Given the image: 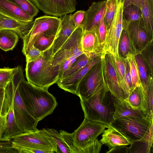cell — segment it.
<instances>
[{
	"label": "cell",
	"instance_id": "cell-28",
	"mask_svg": "<svg viewBox=\"0 0 153 153\" xmlns=\"http://www.w3.org/2000/svg\"><path fill=\"white\" fill-rule=\"evenodd\" d=\"M19 40V36L14 31L8 30H0V48L8 51L12 50Z\"/></svg>",
	"mask_w": 153,
	"mask_h": 153
},
{
	"label": "cell",
	"instance_id": "cell-32",
	"mask_svg": "<svg viewBox=\"0 0 153 153\" xmlns=\"http://www.w3.org/2000/svg\"><path fill=\"white\" fill-rule=\"evenodd\" d=\"M135 59L137 64L140 77L143 88L147 85L149 76L147 65L141 53L135 55Z\"/></svg>",
	"mask_w": 153,
	"mask_h": 153
},
{
	"label": "cell",
	"instance_id": "cell-44",
	"mask_svg": "<svg viewBox=\"0 0 153 153\" xmlns=\"http://www.w3.org/2000/svg\"><path fill=\"white\" fill-rule=\"evenodd\" d=\"M104 11L102 19L97 28V34L100 45L103 48L106 36L107 29L104 21Z\"/></svg>",
	"mask_w": 153,
	"mask_h": 153
},
{
	"label": "cell",
	"instance_id": "cell-54",
	"mask_svg": "<svg viewBox=\"0 0 153 153\" xmlns=\"http://www.w3.org/2000/svg\"><path fill=\"white\" fill-rule=\"evenodd\" d=\"M0 115H1L0 114Z\"/></svg>",
	"mask_w": 153,
	"mask_h": 153
},
{
	"label": "cell",
	"instance_id": "cell-46",
	"mask_svg": "<svg viewBox=\"0 0 153 153\" xmlns=\"http://www.w3.org/2000/svg\"><path fill=\"white\" fill-rule=\"evenodd\" d=\"M17 151L13 146L11 139L0 138V153H16Z\"/></svg>",
	"mask_w": 153,
	"mask_h": 153
},
{
	"label": "cell",
	"instance_id": "cell-30",
	"mask_svg": "<svg viewBox=\"0 0 153 153\" xmlns=\"http://www.w3.org/2000/svg\"><path fill=\"white\" fill-rule=\"evenodd\" d=\"M111 56L119 82L126 99L128 96L126 92L124 82L126 70V59L120 56L119 54L116 55L111 54Z\"/></svg>",
	"mask_w": 153,
	"mask_h": 153
},
{
	"label": "cell",
	"instance_id": "cell-11",
	"mask_svg": "<svg viewBox=\"0 0 153 153\" xmlns=\"http://www.w3.org/2000/svg\"><path fill=\"white\" fill-rule=\"evenodd\" d=\"M115 14L107 33L102 54L109 53L113 55L118 54L119 40L123 29V11L124 2L118 0Z\"/></svg>",
	"mask_w": 153,
	"mask_h": 153
},
{
	"label": "cell",
	"instance_id": "cell-17",
	"mask_svg": "<svg viewBox=\"0 0 153 153\" xmlns=\"http://www.w3.org/2000/svg\"><path fill=\"white\" fill-rule=\"evenodd\" d=\"M98 27L83 31L81 40L82 52L87 57L93 59L102 55L103 47L100 45L97 34Z\"/></svg>",
	"mask_w": 153,
	"mask_h": 153
},
{
	"label": "cell",
	"instance_id": "cell-9",
	"mask_svg": "<svg viewBox=\"0 0 153 153\" xmlns=\"http://www.w3.org/2000/svg\"><path fill=\"white\" fill-rule=\"evenodd\" d=\"M80 25L73 31L58 51L51 59V64L59 66L66 60L77 58L83 53L81 47V40L83 33Z\"/></svg>",
	"mask_w": 153,
	"mask_h": 153
},
{
	"label": "cell",
	"instance_id": "cell-13",
	"mask_svg": "<svg viewBox=\"0 0 153 153\" xmlns=\"http://www.w3.org/2000/svg\"><path fill=\"white\" fill-rule=\"evenodd\" d=\"M47 15L61 17L76 10V0H30Z\"/></svg>",
	"mask_w": 153,
	"mask_h": 153
},
{
	"label": "cell",
	"instance_id": "cell-53",
	"mask_svg": "<svg viewBox=\"0 0 153 153\" xmlns=\"http://www.w3.org/2000/svg\"><path fill=\"white\" fill-rule=\"evenodd\" d=\"M152 1H153V0H152Z\"/></svg>",
	"mask_w": 153,
	"mask_h": 153
},
{
	"label": "cell",
	"instance_id": "cell-50",
	"mask_svg": "<svg viewBox=\"0 0 153 153\" xmlns=\"http://www.w3.org/2000/svg\"><path fill=\"white\" fill-rule=\"evenodd\" d=\"M7 116V114L5 116L0 115V138L6 128Z\"/></svg>",
	"mask_w": 153,
	"mask_h": 153
},
{
	"label": "cell",
	"instance_id": "cell-23",
	"mask_svg": "<svg viewBox=\"0 0 153 153\" xmlns=\"http://www.w3.org/2000/svg\"><path fill=\"white\" fill-rule=\"evenodd\" d=\"M142 21L151 42L153 41V1L140 0Z\"/></svg>",
	"mask_w": 153,
	"mask_h": 153
},
{
	"label": "cell",
	"instance_id": "cell-21",
	"mask_svg": "<svg viewBox=\"0 0 153 153\" xmlns=\"http://www.w3.org/2000/svg\"><path fill=\"white\" fill-rule=\"evenodd\" d=\"M33 23L34 21L24 22L0 15V30L13 31L22 39L29 32Z\"/></svg>",
	"mask_w": 153,
	"mask_h": 153
},
{
	"label": "cell",
	"instance_id": "cell-24",
	"mask_svg": "<svg viewBox=\"0 0 153 153\" xmlns=\"http://www.w3.org/2000/svg\"><path fill=\"white\" fill-rule=\"evenodd\" d=\"M7 95L9 102V106L7 116L6 127L1 138L10 140L11 137L23 133L19 128L16 121L13 102L10 98Z\"/></svg>",
	"mask_w": 153,
	"mask_h": 153
},
{
	"label": "cell",
	"instance_id": "cell-14",
	"mask_svg": "<svg viewBox=\"0 0 153 153\" xmlns=\"http://www.w3.org/2000/svg\"><path fill=\"white\" fill-rule=\"evenodd\" d=\"M101 58L102 55L94 58L86 65L74 74L58 80L56 83L57 85L65 91L76 95L81 80L93 66L101 60Z\"/></svg>",
	"mask_w": 153,
	"mask_h": 153
},
{
	"label": "cell",
	"instance_id": "cell-33",
	"mask_svg": "<svg viewBox=\"0 0 153 153\" xmlns=\"http://www.w3.org/2000/svg\"><path fill=\"white\" fill-rule=\"evenodd\" d=\"M93 59H90L84 53H82L77 58L71 67L64 74L60 79L68 77L74 74L86 65Z\"/></svg>",
	"mask_w": 153,
	"mask_h": 153
},
{
	"label": "cell",
	"instance_id": "cell-51",
	"mask_svg": "<svg viewBox=\"0 0 153 153\" xmlns=\"http://www.w3.org/2000/svg\"><path fill=\"white\" fill-rule=\"evenodd\" d=\"M130 4L135 5L141 9L140 0H125L124 2L123 7Z\"/></svg>",
	"mask_w": 153,
	"mask_h": 153
},
{
	"label": "cell",
	"instance_id": "cell-4",
	"mask_svg": "<svg viewBox=\"0 0 153 153\" xmlns=\"http://www.w3.org/2000/svg\"><path fill=\"white\" fill-rule=\"evenodd\" d=\"M24 79L22 68L18 66L12 79L4 88L7 94L13 102L16 121L22 133L37 130L38 123L27 111L19 92V85Z\"/></svg>",
	"mask_w": 153,
	"mask_h": 153
},
{
	"label": "cell",
	"instance_id": "cell-52",
	"mask_svg": "<svg viewBox=\"0 0 153 153\" xmlns=\"http://www.w3.org/2000/svg\"><path fill=\"white\" fill-rule=\"evenodd\" d=\"M118 1H119L120 2H124V1L125 0H118Z\"/></svg>",
	"mask_w": 153,
	"mask_h": 153
},
{
	"label": "cell",
	"instance_id": "cell-39",
	"mask_svg": "<svg viewBox=\"0 0 153 153\" xmlns=\"http://www.w3.org/2000/svg\"><path fill=\"white\" fill-rule=\"evenodd\" d=\"M17 69L13 68H0V88H5L12 79Z\"/></svg>",
	"mask_w": 153,
	"mask_h": 153
},
{
	"label": "cell",
	"instance_id": "cell-2",
	"mask_svg": "<svg viewBox=\"0 0 153 153\" xmlns=\"http://www.w3.org/2000/svg\"><path fill=\"white\" fill-rule=\"evenodd\" d=\"M85 119L107 125L114 120V97L105 86L95 91L88 98L80 99Z\"/></svg>",
	"mask_w": 153,
	"mask_h": 153
},
{
	"label": "cell",
	"instance_id": "cell-40",
	"mask_svg": "<svg viewBox=\"0 0 153 153\" xmlns=\"http://www.w3.org/2000/svg\"><path fill=\"white\" fill-rule=\"evenodd\" d=\"M153 42L150 44L140 53L148 68L149 75L153 77Z\"/></svg>",
	"mask_w": 153,
	"mask_h": 153
},
{
	"label": "cell",
	"instance_id": "cell-18",
	"mask_svg": "<svg viewBox=\"0 0 153 153\" xmlns=\"http://www.w3.org/2000/svg\"><path fill=\"white\" fill-rule=\"evenodd\" d=\"M106 2V0L94 2L85 11L81 24L84 31L89 30L98 27L105 10Z\"/></svg>",
	"mask_w": 153,
	"mask_h": 153
},
{
	"label": "cell",
	"instance_id": "cell-35",
	"mask_svg": "<svg viewBox=\"0 0 153 153\" xmlns=\"http://www.w3.org/2000/svg\"><path fill=\"white\" fill-rule=\"evenodd\" d=\"M16 4L32 18L37 15L38 9L30 0H8Z\"/></svg>",
	"mask_w": 153,
	"mask_h": 153
},
{
	"label": "cell",
	"instance_id": "cell-12",
	"mask_svg": "<svg viewBox=\"0 0 153 153\" xmlns=\"http://www.w3.org/2000/svg\"><path fill=\"white\" fill-rule=\"evenodd\" d=\"M101 59L104 78L108 89L116 99L125 100L126 98L119 82L111 54L108 53L102 54Z\"/></svg>",
	"mask_w": 153,
	"mask_h": 153
},
{
	"label": "cell",
	"instance_id": "cell-45",
	"mask_svg": "<svg viewBox=\"0 0 153 153\" xmlns=\"http://www.w3.org/2000/svg\"><path fill=\"white\" fill-rule=\"evenodd\" d=\"M102 145L100 141L96 139L82 149L81 153H99Z\"/></svg>",
	"mask_w": 153,
	"mask_h": 153
},
{
	"label": "cell",
	"instance_id": "cell-38",
	"mask_svg": "<svg viewBox=\"0 0 153 153\" xmlns=\"http://www.w3.org/2000/svg\"><path fill=\"white\" fill-rule=\"evenodd\" d=\"M57 35L51 36H41L36 39L33 46L41 51L44 52L50 48Z\"/></svg>",
	"mask_w": 153,
	"mask_h": 153
},
{
	"label": "cell",
	"instance_id": "cell-48",
	"mask_svg": "<svg viewBox=\"0 0 153 153\" xmlns=\"http://www.w3.org/2000/svg\"><path fill=\"white\" fill-rule=\"evenodd\" d=\"M85 11L83 10L77 11L72 14V18L76 28L82 24L84 20Z\"/></svg>",
	"mask_w": 153,
	"mask_h": 153
},
{
	"label": "cell",
	"instance_id": "cell-41",
	"mask_svg": "<svg viewBox=\"0 0 153 153\" xmlns=\"http://www.w3.org/2000/svg\"><path fill=\"white\" fill-rule=\"evenodd\" d=\"M59 133L69 147L71 153H79V150L75 145L71 133L60 130Z\"/></svg>",
	"mask_w": 153,
	"mask_h": 153
},
{
	"label": "cell",
	"instance_id": "cell-34",
	"mask_svg": "<svg viewBox=\"0 0 153 153\" xmlns=\"http://www.w3.org/2000/svg\"><path fill=\"white\" fill-rule=\"evenodd\" d=\"M146 97L147 107L148 116L151 120H153V77L149 76L148 83L146 86L143 88Z\"/></svg>",
	"mask_w": 153,
	"mask_h": 153
},
{
	"label": "cell",
	"instance_id": "cell-20",
	"mask_svg": "<svg viewBox=\"0 0 153 153\" xmlns=\"http://www.w3.org/2000/svg\"><path fill=\"white\" fill-rule=\"evenodd\" d=\"M0 15L24 22L33 21V18L8 0H0Z\"/></svg>",
	"mask_w": 153,
	"mask_h": 153
},
{
	"label": "cell",
	"instance_id": "cell-16",
	"mask_svg": "<svg viewBox=\"0 0 153 153\" xmlns=\"http://www.w3.org/2000/svg\"><path fill=\"white\" fill-rule=\"evenodd\" d=\"M61 20L60 29L55 39L48 50L52 57L58 51L76 28L72 18V14H66L59 17Z\"/></svg>",
	"mask_w": 153,
	"mask_h": 153
},
{
	"label": "cell",
	"instance_id": "cell-43",
	"mask_svg": "<svg viewBox=\"0 0 153 153\" xmlns=\"http://www.w3.org/2000/svg\"><path fill=\"white\" fill-rule=\"evenodd\" d=\"M126 70L124 80L125 91L128 96L134 90L130 73V66L128 61L126 59Z\"/></svg>",
	"mask_w": 153,
	"mask_h": 153
},
{
	"label": "cell",
	"instance_id": "cell-26",
	"mask_svg": "<svg viewBox=\"0 0 153 153\" xmlns=\"http://www.w3.org/2000/svg\"><path fill=\"white\" fill-rule=\"evenodd\" d=\"M118 53L120 56L125 59L131 55L137 54L129 34L126 28H123L119 40Z\"/></svg>",
	"mask_w": 153,
	"mask_h": 153
},
{
	"label": "cell",
	"instance_id": "cell-27",
	"mask_svg": "<svg viewBox=\"0 0 153 153\" xmlns=\"http://www.w3.org/2000/svg\"><path fill=\"white\" fill-rule=\"evenodd\" d=\"M153 127L152 124L149 131L143 138L132 142L129 148V153H149L153 144Z\"/></svg>",
	"mask_w": 153,
	"mask_h": 153
},
{
	"label": "cell",
	"instance_id": "cell-19",
	"mask_svg": "<svg viewBox=\"0 0 153 153\" xmlns=\"http://www.w3.org/2000/svg\"><path fill=\"white\" fill-rule=\"evenodd\" d=\"M102 133L100 141L102 145L108 147L109 150L118 146H128L132 143L123 134L111 125Z\"/></svg>",
	"mask_w": 153,
	"mask_h": 153
},
{
	"label": "cell",
	"instance_id": "cell-25",
	"mask_svg": "<svg viewBox=\"0 0 153 153\" xmlns=\"http://www.w3.org/2000/svg\"><path fill=\"white\" fill-rule=\"evenodd\" d=\"M124 100L133 108L147 113L146 95L142 85L135 88Z\"/></svg>",
	"mask_w": 153,
	"mask_h": 153
},
{
	"label": "cell",
	"instance_id": "cell-5",
	"mask_svg": "<svg viewBox=\"0 0 153 153\" xmlns=\"http://www.w3.org/2000/svg\"><path fill=\"white\" fill-rule=\"evenodd\" d=\"M61 22L60 18L55 16L44 15L36 18L29 32L22 39L23 54L26 55L38 37L43 35H56L60 29Z\"/></svg>",
	"mask_w": 153,
	"mask_h": 153
},
{
	"label": "cell",
	"instance_id": "cell-1",
	"mask_svg": "<svg viewBox=\"0 0 153 153\" xmlns=\"http://www.w3.org/2000/svg\"><path fill=\"white\" fill-rule=\"evenodd\" d=\"M18 91L27 111L38 122L52 114L57 105L56 98L48 89L34 85L25 79L19 83Z\"/></svg>",
	"mask_w": 153,
	"mask_h": 153
},
{
	"label": "cell",
	"instance_id": "cell-36",
	"mask_svg": "<svg viewBox=\"0 0 153 153\" xmlns=\"http://www.w3.org/2000/svg\"><path fill=\"white\" fill-rule=\"evenodd\" d=\"M104 21L107 30L109 29L117 9L116 0H106Z\"/></svg>",
	"mask_w": 153,
	"mask_h": 153
},
{
	"label": "cell",
	"instance_id": "cell-31",
	"mask_svg": "<svg viewBox=\"0 0 153 153\" xmlns=\"http://www.w3.org/2000/svg\"><path fill=\"white\" fill-rule=\"evenodd\" d=\"M142 19V11L139 7L133 4H130L123 7V25Z\"/></svg>",
	"mask_w": 153,
	"mask_h": 153
},
{
	"label": "cell",
	"instance_id": "cell-10",
	"mask_svg": "<svg viewBox=\"0 0 153 153\" xmlns=\"http://www.w3.org/2000/svg\"><path fill=\"white\" fill-rule=\"evenodd\" d=\"M108 126L96 121L84 119L79 127L72 133L75 145L79 149V153L87 145L97 139Z\"/></svg>",
	"mask_w": 153,
	"mask_h": 153
},
{
	"label": "cell",
	"instance_id": "cell-22",
	"mask_svg": "<svg viewBox=\"0 0 153 153\" xmlns=\"http://www.w3.org/2000/svg\"><path fill=\"white\" fill-rule=\"evenodd\" d=\"M114 103L115 107V111L113 116L114 120L128 117L149 118L146 112L133 108L124 100H119L114 97Z\"/></svg>",
	"mask_w": 153,
	"mask_h": 153
},
{
	"label": "cell",
	"instance_id": "cell-6",
	"mask_svg": "<svg viewBox=\"0 0 153 153\" xmlns=\"http://www.w3.org/2000/svg\"><path fill=\"white\" fill-rule=\"evenodd\" d=\"M152 124L153 120L147 117H128L114 119L110 125L132 142L144 137Z\"/></svg>",
	"mask_w": 153,
	"mask_h": 153
},
{
	"label": "cell",
	"instance_id": "cell-37",
	"mask_svg": "<svg viewBox=\"0 0 153 153\" xmlns=\"http://www.w3.org/2000/svg\"><path fill=\"white\" fill-rule=\"evenodd\" d=\"M134 56L131 55L127 59L129 64L130 73L134 89L142 85Z\"/></svg>",
	"mask_w": 153,
	"mask_h": 153
},
{
	"label": "cell",
	"instance_id": "cell-47",
	"mask_svg": "<svg viewBox=\"0 0 153 153\" xmlns=\"http://www.w3.org/2000/svg\"><path fill=\"white\" fill-rule=\"evenodd\" d=\"M44 52L41 51L33 46L29 50L25 56L26 61H32L35 60Z\"/></svg>",
	"mask_w": 153,
	"mask_h": 153
},
{
	"label": "cell",
	"instance_id": "cell-15",
	"mask_svg": "<svg viewBox=\"0 0 153 153\" xmlns=\"http://www.w3.org/2000/svg\"><path fill=\"white\" fill-rule=\"evenodd\" d=\"M127 29L137 53H140L151 43L143 25L142 19L123 25Z\"/></svg>",
	"mask_w": 153,
	"mask_h": 153
},
{
	"label": "cell",
	"instance_id": "cell-42",
	"mask_svg": "<svg viewBox=\"0 0 153 153\" xmlns=\"http://www.w3.org/2000/svg\"><path fill=\"white\" fill-rule=\"evenodd\" d=\"M9 102L4 88H0V114L5 116L7 114Z\"/></svg>",
	"mask_w": 153,
	"mask_h": 153
},
{
	"label": "cell",
	"instance_id": "cell-49",
	"mask_svg": "<svg viewBox=\"0 0 153 153\" xmlns=\"http://www.w3.org/2000/svg\"><path fill=\"white\" fill-rule=\"evenodd\" d=\"M127 146L122 145L113 147L107 151L106 153H129V148Z\"/></svg>",
	"mask_w": 153,
	"mask_h": 153
},
{
	"label": "cell",
	"instance_id": "cell-7",
	"mask_svg": "<svg viewBox=\"0 0 153 153\" xmlns=\"http://www.w3.org/2000/svg\"><path fill=\"white\" fill-rule=\"evenodd\" d=\"M11 140L14 146L57 153L56 144L41 130L23 133L11 137Z\"/></svg>",
	"mask_w": 153,
	"mask_h": 153
},
{
	"label": "cell",
	"instance_id": "cell-8",
	"mask_svg": "<svg viewBox=\"0 0 153 153\" xmlns=\"http://www.w3.org/2000/svg\"><path fill=\"white\" fill-rule=\"evenodd\" d=\"M105 86L101 59L88 71L81 80L78 87L76 95L80 99H86L95 91Z\"/></svg>",
	"mask_w": 153,
	"mask_h": 153
},
{
	"label": "cell",
	"instance_id": "cell-29",
	"mask_svg": "<svg viewBox=\"0 0 153 153\" xmlns=\"http://www.w3.org/2000/svg\"><path fill=\"white\" fill-rule=\"evenodd\" d=\"M41 130L56 144L57 153H71L69 147L57 130L53 128H43Z\"/></svg>",
	"mask_w": 153,
	"mask_h": 153
},
{
	"label": "cell",
	"instance_id": "cell-3",
	"mask_svg": "<svg viewBox=\"0 0 153 153\" xmlns=\"http://www.w3.org/2000/svg\"><path fill=\"white\" fill-rule=\"evenodd\" d=\"M51 57L47 50L35 60L26 61L27 81L34 85L46 89L56 83L59 79V67L51 64Z\"/></svg>",
	"mask_w": 153,
	"mask_h": 153
}]
</instances>
